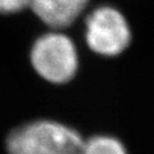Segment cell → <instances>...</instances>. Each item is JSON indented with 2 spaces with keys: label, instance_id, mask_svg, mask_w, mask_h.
Here are the masks:
<instances>
[{
  "label": "cell",
  "instance_id": "cell-1",
  "mask_svg": "<svg viewBox=\"0 0 154 154\" xmlns=\"http://www.w3.org/2000/svg\"><path fill=\"white\" fill-rule=\"evenodd\" d=\"M85 138L74 127L49 118L25 121L5 138L7 154H79Z\"/></svg>",
  "mask_w": 154,
  "mask_h": 154
},
{
  "label": "cell",
  "instance_id": "cell-6",
  "mask_svg": "<svg viewBox=\"0 0 154 154\" xmlns=\"http://www.w3.org/2000/svg\"><path fill=\"white\" fill-rule=\"evenodd\" d=\"M31 0H0V15H16L30 8Z\"/></svg>",
  "mask_w": 154,
  "mask_h": 154
},
{
  "label": "cell",
  "instance_id": "cell-5",
  "mask_svg": "<svg viewBox=\"0 0 154 154\" xmlns=\"http://www.w3.org/2000/svg\"><path fill=\"white\" fill-rule=\"evenodd\" d=\"M79 154H128V152L119 138L99 134L85 138Z\"/></svg>",
  "mask_w": 154,
  "mask_h": 154
},
{
  "label": "cell",
  "instance_id": "cell-3",
  "mask_svg": "<svg viewBox=\"0 0 154 154\" xmlns=\"http://www.w3.org/2000/svg\"><path fill=\"white\" fill-rule=\"evenodd\" d=\"M83 38L89 50L102 57H116L128 48L131 31L127 18L118 8L102 5L85 16Z\"/></svg>",
  "mask_w": 154,
  "mask_h": 154
},
{
  "label": "cell",
  "instance_id": "cell-4",
  "mask_svg": "<svg viewBox=\"0 0 154 154\" xmlns=\"http://www.w3.org/2000/svg\"><path fill=\"white\" fill-rule=\"evenodd\" d=\"M91 0H31L30 11L47 29L66 30L88 9Z\"/></svg>",
  "mask_w": 154,
  "mask_h": 154
},
{
  "label": "cell",
  "instance_id": "cell-2",
  "mask_svg": "<svg viewBox=\"0 0 154 154\" xmlns=\"http://www.w3.org/2000/svg\"><path fill=\"white\" fill-rule=\"evenodd\" d=\"M29 62L34 73L45 82L63 86L77 77L80 54L75 41L65 30L48 29L32 41Z\"/></svg>",
  "mask_w": 154,
  "mask_h": 154
}]
</instances>
